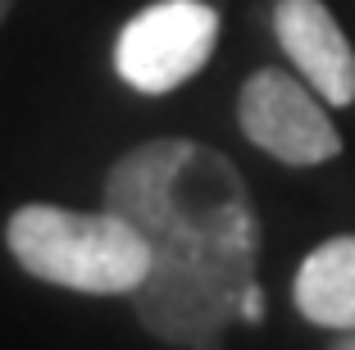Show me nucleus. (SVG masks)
Masks as SVG:
<instances>
[{"instance_id":"obj_1","label":"nucleus","mask_w":355,"mask_h":350,"mask_svg":"<svg viewBox=\"0 0 355 350\" xmlns=\"http://www.w3.org/2000/svg\"><path fill=\"white\" fill-rule=\"evenodd\" d=\"M105 209L128 218L150 250L260 255V214L241 168L187 137H155L114 159Z\"/></svg>"},{"instance_id":"obj_2","label":"nucleus","mask_w":355,"mask_h":350,"mask_svg":"<svg viewBox=\"0 0 355 350\" xmlns=\"http://www.w3.org/2000/svg\"><path fill=\"white\" fill-rule=\"evenodd\" d=\"M5 246L28 278L83 296H128L155 259L150 241L105 205L96 214L23 205L5 223Z\"/></svg>"},{"instance_id":"obj_3","label":"nucleus","mask_w":355,"mask_h":350,"mask_svg":"<svg viewBox=\"0 0 355 350\" xmlns=\"http://www.w3.org/2000/svg\"><path fill=\"white\" fill-rule=\"evenodd\" d=\"M260 255L209 250H155L150 273L128 291L137 323L173 350H223L241 319V287L255 278Z\"/></svg>"},{"instance_id":"obj_4","label":"nucleus","mask_w":355,"mask_h":350,"mask_svg":"<svg viewBox=\"0 0 355 350\" xmlns=\"http://www.w3.org/2000/svg\"><path fill=\"white\" fill-rule=\"evenodd\" d=\"M219 10L205 0H155L128 19L114 42V69L132 91L164 96L191 82L214 55Z\"/></svg>"},{"instance_id":"obj_5","label":"nucleus","mask_w":355,"mask_h":350,"mask_svg":"<svg viewBox=\"0 0 355 350\" xmlns=\"http://www.w3.org/2000/svg\"><path fill=\"white\" fill-rule=\"evenodd\" d=\"M237 123L251 146L296 168L328 164L342 155V137L319 105V91L282 69H260L246 78L237 96Z\"/></svg>"},{"instance_id":"obj_6","label":"nucleus","mask_w":355,"mask_h":350,"mask_svg":"<svg viewBox=\"0 0 355 350\" xmlns=\"http://www.w3.org/2000/svg\"><path fill=\"white\" fill-rule=\"evenodd\" d=\"M273 37L324 105L355 100V51L324 0H278Z\"/></svg>"},{"instance_id":"obj_7","label":"nucleus","mask_w":355,"mask_h":350,"mask_svg":"<svg viewBox=\"0 0 355 350\" xmlns=\"http://www.w3.org/2000/svg\"><path fill=\"white\" fill-rule=\"evenodd\" d=\"M296 309L314 328L346 332L355 328V232L324 241L301 259L292 282Z\"/></svg>"},{"instance_id":"obj_8","label":"nucleus","mask_w":355,"mask_h":350,"mask_svg":"<svg viewBox=\"0 0 355 350\" xmlns=\"http://www.w3.org/2000/svg\"><path fill=\"white\" fill-rule=\"evenodd\" d=\"M237 314H241V323H264V291H260V282H255V278L241 287Z\"/></svg>"},{"instance_id":"obj_9","label":"nucleus","mask_w":355,"mask_h":350,"mask_svg":"<svg viewBox=\"0 0 355 350\" xmlns=\"http://www.w3.org/2000/svg\"><path fill=\"white\" fill-rule=\"evenodd\" d=\"M328 350H355V328H346V332H342V337H337Z\"/></svg>"},{"instance_id":"obj_10","label":"nucleus","mask_w":355,"mask_h":350,"mask_svg":"<svg viewBox=\"0 0 355 350\" xmlns=\"http://www.w3.org/2000/svg\"><path fill=\"white\" fill-rule=\"evenodd\" d=\"M14 10V0H0V23H5V14Z\"/></svg>"}]
</instances>
